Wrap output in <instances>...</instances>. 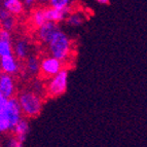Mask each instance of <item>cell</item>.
I'll return each mask as SVG.
<instances>
[{
	"label": "cell",
	"instance_id": "6da1fadb",
	"mask_svg": "<svg viewBox=\"0 0 147 147\" xmlns=\"http://www.w3.org/2000/svg\"><path fill=\"white\" fill-rule=\"evenodd\" d=\"M47 45L49 54L63 63L71 60L73 56L74 44L71 37L60 28H58V30L55 32Z\"/></svg>",
	"mask_w": 147,
	"mask_h": 147
},
{
	"label": "cell",
	"instance_id": "7a4b0ae2",
	"mask_svg": "<svg viewBox=\"0 0 147 147\" xmlns=\"http://www.w3.org/2000/svg\"><path fill=\"white\" fill-rule=\"evenodd\" d=\"M17 99L24 117L29 119L39 116L43 108V100L40 94L33 90H23L18 94Z\"/></svg>",
	"mask_w": 147,
	"mask_h": 147
},
{
	"label": "cell",
	"instance_id": "3957f363",
	"mask_svg": "<svg viewBox=\"0 0 147 147\" xmlns=\"http://www.w3.org/2000/svg\"><path fill=\"white\" fill-rule=\"evenodd\" d=\"M22 117L23 113L18 99L15 97L8 98L2 113L0 114V134L11 132L12 127Z\"/></svg>",
	"mask_w": 147,
	"mask_h": 147
},
{
	"label": "cell",
	"instance_id": "277c9868",
	"mask_svg": "<svg viewBox=\"0 0 147 147\" xmlns=\"http://www.w3.org/2000/svg\"><path fill=\"white\" fill-rule=\"evenodd\" d=\"M69 72L67 69H62L59 73L49 77L44 86V93L49 98H58L66 93L68 88Z\"/></svg>",
	"mask_w": 147,
	"mask_h": 147
},
{
	"label": "cell",
	"instance_id": "5b68a950",
	"mask_svg": "<svg viewBox=\"0 0 147 147\" xmlns=\"http://www.w3.org/2000/svg\"><path fill=\"white\" fill-rule=\"evenodd\" d=\"M63 62L60 61L53 56H45L40 60V69L39 74L44 77V78L49 79V77L56 75L59 73L63 69Z\"/></svg>",
	"mask_w": 147,
	"mask_h": 147
},
{
	"label": "cell",
	"instance_id": "8992f818",
	"mask_svg": "<svg viewBox=\"0 0 147 147\" xmlns=\"http://www.w3.org/2000/svg\"><path fill=\"white\" fill-rule=\"evenodd\" d=\"M0 70L3 73L16 75L21 70L20 60L13 54L0 57Z\"/></svg>",
	"mask_w": 147,
	"mask_h": 147
},
{
	"label": "cell",
	"instance_id": "52a82bcc",
	"mask_svg": "<svg viewBox=\"0 0 147 147\" xmlns=\"http://www.w3.org/2000/svg\"><path fill=\"white\" fill-rule=\"evenodd\" d=\"M0 93L7 99L15 97L17 93V84L13 75L3 72L0 74Z\"/></svg>",
	"mask_w": 147,
	"mask_h": 147
},
{
	"label": "cell",
	"instance_id": "ba28073f",
	"mask_svg": "<svg viewBox=\"0 0 147 147\" xmlns=\"http://www.w3.org/2000/svg\"><path fill=\"white\" fill-rule=\"evenodd\" d=\"M58 28H59L58 24L47 21L43 25H41V26L37 28L36 30V37L38 41L43 44H47V42L52 38L55 32L58 30Z\"/></svg>",
	"mask_w": 147,
	"mask_h": 147
},
{
	"label": "cell",
	"instance_id": "9c48e42d",
	"mask_svg": "<svg viewBox=\"0 0 147 147\" xmlns=\"http://www.w3.org/2000/svg\"><path fill=\"white\" fill-rule=\"evenodd\" d=\"M12 49H13V55L20 61H23V60H26L30 56V53H31V43H30V41L27 38L20 37V38H18L13 42Z\"/></svg>",
	"mask_w": 147,
	"mask_h": 147
},
{
	"label": "cell",
	"instance_id": "30bf717a",
	"mask_svg": "<svg viewBox=\"0 0 147 147\" xmlns=\"http://www.w3.org/2000/svg\"><path fill=\"white\" fill-rule=\"evenodd\" d=\"M11 133L12 135L15 136L22 144H24L30 133V123L28 121V118L26 117L21 118L19 120V123L12 127Z\"/></svg>",
	"mask_w": 147,
	"mask_h": 147
},
{
	"label": "cell",
	"instance_id": "8fae6325",
	"mask_svg": "<svg viewBox=\"0 0 147 147\" xmlns=\"http://www.w3.org/2000/svg\"><path fill=\"white\" fill-rule=\"evenodd\" d=\"M44 13H45L47 21L56 23V24H60V23L65 22L67 15L69 13V10L68 9H58V8H54V7L49 6L47 8H44Z\"/></svg>",
	"mask_w": 147,
	"mask_h": 147
},
{
	"label": "cell",
	"instance_id": "7c38bea8",
	"mask_svg": "<svg viewBox=\"0 0 147 147\" xmlns=\"http://www.w3.org/2000/svg\"><path fill=\"white\" fill-rule=\"evenodd\" d=\"M16 26H17L16 16L11 15L4 7H0V28L11 32L12 30L16 29Z\"/></svg>",
	"mask_w": 147,
	"mask_h": 147
},
{
	"label": "cell",
	"instance_id": "4fadbf2b",
	"mask_svg": "<svg viewBox=\"0 0 147 147\" xmlns=\"http://www.w3.org/2000/svg\"><path fill=\"white\" fill-rule=\"evenodd\" d=\"M25 61L26 62H25L24 69L28 75L35 76V75H38V74H39L40 60L38 59V57L34 56V55H30Z\"/></svg>",
	"mask_w": 147,
	"mask_h": 147
},
{
	"label": "cell",
	"instance_id": "5bb4252c",
	"mask_svg": "<svg viewBox=\"0 0 147 147\" xmlns=\"http://www.w3.org/2000/svg\"><path fill=\"white\" fill-rule=\"evenodd\" d=\"M2 7L16 17L21 16L25 10V5L22 0H3Z\"/></svg>",
	"mask_w": 147,
	"mask_h": 147
},
{
	"label": "cell",
	"instance_id": "9a60e30c",
	"mask_svg": "<svg viewBox=\"0 0 147 147\" xmlns=\"http://www.w3.org/2000/svg\"><path fill=\"white\" fill-rule=\"evenodd\" d=\"M66 24L71 28H78L86 22V15L81 11H73L67 15Z\"/></svg>",
	"mask_w": 147,
	"mask_h": 147
},
{
	"label": "cell",
	"instance_id": "2e32d148",
	"mask_svg": "<svg viewBox=\"0 0 147 147\" xmlns=\"http://www.w3.org/2000/svg\"><path fill=\"white\" fill-rule=\"evenodd\" d=\"M30 22L33 27L38 28L39 26L43 25L47 22V18L44 13V8H37L32 11L31 17H30Z\"/></svg>",
	"mask_w": 147,
	"mask_h": 147
},
{
	"label": "cell",
	"instance_id": "e0dca14e",
	"mask_svg": "<svg viewBox=\"0 0 147 147\" xmlns=\"http://www.w3.org/2000/svg\"><path fill=\"white\" fill-rule=\"evenodd\" d=\"M49 5L51 7L58 8V9H68L70 10L71 0H49Z\"/></svg>",
	"mask_w": 147,
	"mask_h": 147
},
{
	"label": "cell",
	"instance_id": "ac0fdd59",
	"mask_svg": "<svg viewBox=\"0 0 147 147\" xmlns=\"http://www.w3.org/2000/svg\"><path fill=\"white\" fill-rule=\"evenodd\" d=\"M11 54H13L12 41L0 39V57L6 56V55H11Z\"/></svg>",
	"mask_w": 147,
	"mask_h": 147
},
{
	"label": "cell",
	"instance_id": "d6986e66",
	"mask_svg": "<svg viewBox=\"0 0 147 147\" xmlns=\"http://www.w3.org/2000/svg\"><path fill=\"white\" fill-rule=\"evenodd\" d=\"M0 39L12 41L11 32L8 31V30H5V29H2V28H0Z\"/></svg>",
	"mask_w": 147,
	"mask_h": 147
},
{
	"label": "cell",
	"instance_id": "ffe728a7",
	"mask_svg": "<svg viewBox=\"0 0 147 147\" xmlns=\"http://www.w3.org/2000/svg\"><path fill=\"white\" fill-rule=\"evenodd\" d=\"M7 145H8V146H10V147H20V146H22L23 144L17 139V138L15 137V136L11 135L9 139H8Z\"/></svg>",
	"mask_w": 147,
	"mask_h": 147
},
{
	"label": "cell",
	"instance_id": "44dd1931",
	"mask_svg": "<svg viewBox=\"0 0 147 147\" xmlns=\"http://www.w3.org/2000/svg\"><path fill=\"white\" fill-rule=\"evenodd\" d=\"M6 101H7V98H5L4 96L0 93V114L2 113L3 109H4L5 104H6Z\"/></svg>",
	"mask_w": 147,
	"mask_h": 147
},
{
	"label": "cell",
	"instance_id": "7402d4cb",
	"mask_svg": "<svg viewBox=\"0 0 147 147\" xmlns=\"http://www.w3.org/2000/svg\"><path fill=\"white\" fill-rule=\"evenodd\" d=\"M22 1L26 7H32L38 2V0H22Z\"/></svg>",
	"mask_w": 147,
	"mask_h": 147
},
{
	"label": "cell",
	"instance_id": "603a6c76",
	"mask_svg": "<svg viewBox=\"0 0 147 147\" xmlns=\"http://www.w3.org/2000/svg\"><path fill=\"white\" fill-rule=\"evenodd\" d=\"M96 2H98L99 4L107 5V4H109V2H110V0H96Z\"/></svg>",
	"mask_w": 147,
	"mask_h": 147
},
{
	"label": "cell",
	"instance_id": "cb8c5ba5",
	"mask_svg": "<svg viewBox=\"0 0 147 147\" xmlns=\"http://www.w3.org/2000/svg\"><path fill=\"white\" fill-rule=\"evenodd\" d=\"M49 0H38V2L40 4H49Z\"/></svg>",
	"mask_w": 147,
	"mask_h": 147
}]
</instances>
